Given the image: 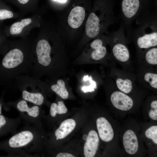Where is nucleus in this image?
Here are the masks:
<instances>
[{"instance_id": "nucleus-23", "label": "nucleus", "mask_w": 157, "mask_h": 157, "mask_svg": "<svg viewBox=\"0 0 157 157\" xmlns=\"http://www.w3.org/2000/svg\"><path fill=\"white\" fill-rule=\"evenodd\" d=\"M21 18L19 13H15L11 10L1 1H0V21L11 18Z\"/></svg>"}, {"instance_id": "nucleus-4", "label": "nucleus", "mask_w": 157, "mask_h": 157, "mask_svg": "<svg viewBox=\"0 0 157 157\" xmlns=\"http://www.w3.org/2000/svg\"><path fill=\"white\" fill-rule=\"evenodd\" d=\"M91 9L76 5L60 13L58 22L55 25L65 44L77 43L78 45Z\"/></svg>"}, {"instance_id": "nucleus-8", "label": "nucleus", "mask_w": 157, "mask_h": 157, "mask_svg": "<svg viewBox=\"0 0 157 157\" xmlns=\"http://www.w3.org/2000/svg\"><path fill=\"white\" fill-rule=\"evenodd\" d=\"M124 28L122 23L116 31L102 35L107 44L110 46L111 58L120 64L124 69L131 71L132 67L131 55L127 45L128 41L125 34Z\"/></svg>"}, {"instance_id": "nucleus-29", "label": "nucleus", "mask_w": 157, "mask_h": 157, "mask_svg": "<svg viewBox=\"0 0 157 157\" xmlns=\"http://www.w3.org/2000/svg\"><path fill=\"white\" fill-rule=\"evenodd\" d=\"M29 0H17L19 3L25 5L27 3Z\"/></svg>"}, {"instance_id": "nucleus-31", "label": "nucleus", "mask_w": 157, "mask_h": 157, "mask_svg": "<svg viewBox=\"0 0 157 157\" xmlns=\"http://www.w3.org/2000/svg\"><path fill=\"white\" fill-rule=\"evenodd\" d=\"M55 1H57L60 3H66L67 0H53Z\"/></svg>"}, {"instance_id": "nucleus-26", "label": "nucleus", "mask_w": 157, "mask_h": 157, "mask_svg": "<svg viewBox=\"0 0 157 157\" xmlns=\"http://www.w3.org/2000/svg\"><path fill=\"white\" fill-rule=\"evenodd\" d=\"M3 21H0V54L1 55L4 50L8 40L3 30Z\"/></svg>"}, {"instance_id": "nucleus-24", "label": "nucleus", "mask_w": 157, "mask_h": 157, "mask_svg": "<svg viewBox=\"0 0 157 157\" xmlns=\"http://www.w3.org/2000/svg\"><path fill=\"white\" fill-rule=\"evenodd\" d=\"M67 111V109L63 101L58 100L50 105V115L52 117H55L57 114H65Z\"/></svg>"}, {"instance_id": "nucleus-16", "label": "nucleus", "mask_w": 157, "mask_h": 157, "mask_svg": "<svg viewBox=\"0 0 157 157\" xmlns=\"http://www.w3.org/2000/svg\"><path fill=\"white\" fill-rule=\"evenodd\" d=\"M96 124L100 139L105 142L111 141L113 138L114 133L111 125L108 120L104 117H101L97 119Z\"/></svg>"}, {"instance_id": "nucleus-7", "label": "nucleus", "mask_w": 157, "mask_h": 157, "mask_svg": "<svg viewBox=\"0 0 157 157\" xmlns=\"http://www.w3.org/2000/svg\"><path fill=\"white\" fill-rule=\"evenodd\" d=\"M107 45L102 35L88 42L71 64L81 65L100 64L109 65L108 61L111 59L108 51Z\"/></svg>"}, {"instance_id": "nucleus-19", "label": "nucleus", "mask_w": 157, "mask_h": 157, "mask_svg": "<svg viewBox=\"0 0 157 157\" xmlns=\"http://www.w3.org/2000/svg\"><path fill=\"white\" fill-rule=\"evenodd\" d=\"M123 141L126 151L129 154L133 155L137 151L138 144L137 137L131 130L126 131L123 135Z\"/></svg>"}, {"instance_id": "nucleus-3", "label": "nucleus", "mask_w": 157, "mask_h": 157, "mask_svg": "<svg viewBox=\"0 0 157 157\" xmlns=\"http://www.w3.org/2000/svg\"><path fill=\"white\" fill-rule=\"evenodd\" d=\"M112 0H97L87 19L81 39L73 53H80L85 45L90 41L105 33L108 28L116 22Z\"/></svg>"}, {"instance_id": "nucleus-2", "label": "nucleus", "mask_w": 157, "mask_h": 157, "mask_svg": "<svg viewBox=\"0 0 157 157\" xmlns=\"http://www.w3.org/2000/svg\"><path fill=\"white\" fill-rule=\"evenodd\" d=\"M0 62V85L10 88L17 76L32 72L34 62V40L28 36L8 40Z\"/></svg>"}, {"instance_id": "nucleus-11", "label": "nucleus", "mask_w": 157, "mask_h": 157, "mask_svg": "<svg viewBox=\"0 0 157 157\" xmlns=\"http://www.w3.org/2000/svg\"><path fill=\"white\" fill-rule=\"evenodd\" d=\"M147 0H122V23L124 26L130 28L132 22L144 12Z\"/></svg>"}, {"instance_id": "nucleus-22", "label": "nucleus", "mask_w": 157, "mask_h": 157, "mask_svg": "<svg viewBox=\"0 0 157 157\" xmlns=\"http://www.w3.org/2000/svg\"><path fill=\"white\" fill-rule=\"evenodd\" d=\"M138 58L144 62L145 66L150 67L157 66V46L147 50Z\"/></svg>"}, {"instance_id": "nucleus-30", "label": "nucleus", "mask_w": 157, "mask_h": 157, "mask_svg": "<svg viewBox=\"0 0 157 157\" xmlns=\"http://www.w3.org/2000/svg\"><path fill=\"white\" fill-rule=\"evenodd\" d=\"M3 104V97L0 98V115L2 113V106Z\"/></svg>"}, {"instance_id": "nucleus-14", "label": "nucleus", "mask_w": 157, "mask_h": 157, "mask_svg": "<svg viewBox=\"0 0 157 157\" xmlns=\"http://www.w3.org/2000/svg\"><path fill=\"white\" fill-rule=\"evenodd\" d=\"M47 92H53L63 99L69 98L72 88L67 77L47 78L45 81Z\"/></svg>"}, {"instance_id": "nucleus-6", "label": "nucleus", "mask_w": 157, "mask_h": 157, "mask_svg": "<svg viewBox=\"0 0 157 157\" xmlns=\"http://www.w3.org/2000/svg\"><path fill=\"white\" fill-rule=\"evenodd\" d=\"M40 133L39 127L27 124L5 142L4 147L13 155L37 154L40 148Z\"/></svg>"}, {"instance_id": "nucleus-1", "label": "nucleus", "mask_w": 157, "mask_h": 157, "mask_svg": "<svg viewBox=\"0 0 157 157\" xmlns=\"http://www.w3.org/2000/svg\"><path fill=\"white\" fill-rule=\"evenodd\" d=\"M37 38L34 39V62L32 77L37 79L67 77L75 72L70 69L65 44L55 25L42 18Z\"/></svg>"}, {"instance_id": "nucleus-21", "label": "nucleus", "mask_w": 157, "mask_h": 157, "mask_svg": "<svg viewBox=\"0 0 157 157\" xmlns=\"http://www.w3.org/2000/svg\"><path fill=\"white\" fill-rule=\"evenodd\" d=\"M76 126V122L73 119H68L63 121L55 131L56 139L65 138L73 131Z\"/></svg>"}, {"instance_id": "nucleus-9", "label": "nucleus", "mask_w": 157, "mask_h": 157, "mask_svg": "<svg viewBox=\"0 0 157 157\" xmlns=\"http://www.w3.org/2000/svg\"><path fill=\"white\" fill-rule=\"evenodd\" d=\"M43 13L40 12L30 17L22 18L10 25L3 24V30L5 35L7 37L17 36L21 38L28 36L32 29L40 27Z\"/></svg>"}, {"instance_id": "nucleus-25", "label": "nucleus", "mask_w": 157, "mask_h": 157, "mask_svg": "<svg viewBox=\"0 0 157 157\" xmlns=\"http://www.w3.org/2000/svg\"><path fill=\"white\" fill-rule=\"evenodd\" d=\"M146 137L151 139L155 144H157V126H153L148 129L145 131Z\"/></svg>"}, {"instance_id": "nucleus-28", "label": "nucleus", "mask_w": 157, "mask_h": 157, "mask_svg": "<svg viewBox=\"0 0 157 157\" xmlns=\"http://www.w3.org/2000/svg\"><path fill=\"white\" fill-rule=\"evenodd\" d=\"M56 157H74L75 156L73 154L67 152H60L57 154Z\"/></svg>"}, {"instance_id": "nucleus-20", "label": "nucleus", "mask_w": 157, "mask_h": 157, "mask_svg": "<svg viewBox=\"0 0 157 157\" xmlns=\"http://www.w3.org/2000/svg\"><path fill=\"white\" fill-rule=\"evenodd\" d=\"M21 121L19 117L16 119H10L0 115V136L9 132L15 133Z\"/></svg>"}, {"instance_id": "nucleus-18", "label": "nucleus", "mask_w": 157, "mask_h": 157, "mask_svg": "<svg viewBox=\"0 0 157 157\" xmlns=\"http://www.w3.org/2000/svg\"><path fill=\"white\" fill-rule=\"evenodd\" d=\"M140 75H139V80L143 86H149L151 88L157 89V71H154L152 67L144 66Z\"/></svg>"}, {"instance_id": "nucleus-12", "label": "nucleus", "mask_w": 157, "mask_h": 157, "mask_svg": "<svg viewBox=\"0 0 157 157\" xmlns=\"http://www.w3.org/2000/svg\"><path fill=\"white\" fill-rule=\"evenodd\" d=\"M110 76L117 88L126 94L131 93L134 87L137 86L136 76L131 71L121 70L111 65Z\"/></svg>"}, {"instance_id": "nucleus-13", "label": "nucleus", "mask_w": 157, "mask_h": 157, "mask_svg": "<svg viewBox=\"0 0 157 157\" xmlns=\"http://www.w3.org/2000/svg\"><path fill=\"white\" fill-rule=\"evenodd\" d=\"M8 104L15 108L19 112L20 117L28 124L40 127L39 120L40 114V106L35 105L30 107L27 101L22 98Z\"/></svg>"}, {"instance_id": "nucleus-10", "label": "nucleus", "mask_w": 157, "mask_h": 157, "mask_svg": "<svg viewBox=\"0 0 157 157\" xmlns=\"http://www.w3.org/2000/svg\"><path fill=\"white\" fill-rule=\"evenodd\" d=\"M74 74L77 81V89L83 93L94 92L102 85L103 76L95 70L88 72L81 69Z\"/></svg>"}, {"instance_id": "nucleus-15", "label": "nucleus", "mask_w": 157, "mask_h": 157, "mask_svg": "<svg viewBox=\"0 0 157 157\" xmlns=\"http://www.w3.org/2000/svg\"><path fill=\"white\" fill-rule=\"evenodd\" d=\"M110 99L113 106L122 110H129L132 108L133 105L132 98L126 94L119 90L112 92Z\"/></svg>"}, {"instance_id": "nucleus-5", "label": "nucleus", "mask_w": 157, "mask_h": 157, "mask_svg": "<svg viewBox=\"0 0 157 157\" xmlns=\"http://www.w3.org/2000/svg\"><path fill=\"white\" fill-rule=\"evenodd\" d=\"M136 19L138 26L129 30L128 34L135 44L138 58L147 50L157 46L156 13L145 11Z\"/></svg>"}, {"instance_id": "nucleus-17", "label": "nucleus", "mask_w": 157, "mask_h": 157, "mask_svg": "<svg viewBox=\"0 0 157 157\" xmlns=\"http://www.w3.org/2000/svg\"><path fill=\"white\" fill-rule=\"evenodd\" d=\"M99 139L96 131L91 130L88 133L83 147L85 157H94L97 152L99 143Z\"/></svg>"}, {"instance_id": "nucleus-27", "label": "nucleus", "mask_w": 157, "mask_h": 157, "mask_svg": "<svg viewBox=\"0 0 157 157\" xmlns=\"http://www.w3.org/2000/svg\"><path fill=\"white\" fill-rule=\"evenodd\" d=\"M149 115L151 119L156 120H157V109L151 108L149 112Z\"/></svg>"}]
</instances>
